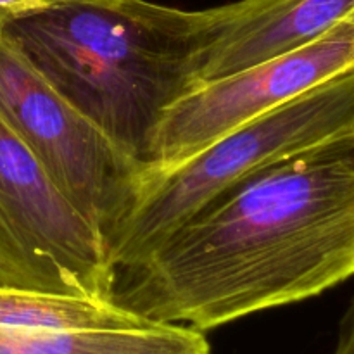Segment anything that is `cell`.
Returning <instances> with one entry per match:
<instances>
[{
	"mask_svg": "<svg viewBox=\"0 0 354 354\" xmlns=\"http://www.w3.org/2000/svg\"><path fill=\"white\" fill-rule=\"evenodd\" d=\"M354 277V135L280 159L211 197L113 270L109 303L207 332Z\"/></svg>",
	"mask_w": 354,
	"mask_h": 354,
	"instance_id": "obj_1",
	"label": "cell"
},
{
	"mask_svg": "<svg viewBox=\"0 0 354 354\" xmlns=\"http://www.w3.org/2000/svg\"><path fill=\"white\" fill-rule=\"evenodd\" d=\"M0 14L55 92L140 169L166 109L203 83L206 9L71 0Z\"/></svg>",
	"mask_w": 354,
	"mask_h": 354,
	"instance_id": "obj_2",
	"label": "cell"
},
{
	"mask_svg": "<svg viewBox=\"0 0 354 354\" xmlns=\"http://www.w3.org/2000/svg\"><path fill=\"white\" fill-rule=\"evenodd\" d=\"M349 135H354V69L241 124L173 168L142 173L102 230L111 270L140 259L244 176Z\"/></svg>",
	"mask_w": 354,
	"mask_h": 354,
	"instance_id": "obj_3",
	"label": "cell"
},
{
	"mask_svg": "<svg viewBox=\"0 0 354 354\" xmlns=\"http://www.w3.org/2000/svg\"><path fill=\"white\" fill-rule=\"evenodd\" d=\"M99 227L0 120V287L109 303Z\"/></svg>",
	"mask_w": 354,
	"mask_h": 354,
	"instance_id": "obj_4",
	"label": "cell"
},
{
	"mask_svg": "<svg viewBox=\"0 0 354 354\" xmlns=\"http://www.w3.org/2000/svg\"><path fill=\"white\" fill-rule=\"evenodd\" d=\"M0 120L102 235L127 203L140 168L55 92L9 37L2 14Z\"/></svg>",
	"mask_w": 354,
	"mask_h": 354,
	"instance_id": "obj_5",
	"label": "cell"
},
{
	"mask_svg": "<svg viewBox=\"0 0 354 354\" xmlns=\"http://www.w3.org/2000/svg\"><path fill=\"white\" fill-rule=\"evenodd\" d=\"M353 69L354 19H348L304 47L203 83L162 114L138 175L173 168L241 124Z\"/></svg>",
	"mask_w": 354,
	"mask_h": 354,
	"instance_id": "obj_6",
	"label": "cell"
},
{
	"mask_svg": "<svg viewBox=\"0 0 354 354\" xmlns=\"http://www.w3.org/2000/svg\"><path fill=\"white\" fill-rule=\"evenodd\" d=\"M206 10L209 44L203 83L318 40L351 19L354 0H237Z\"/></svg>",
	"mask_w": 354,
	"mask_h": 354,
	"instance_id": "obj_7",
	"label": "cell"
},
{
	"mask_svg": "<svg viewBox=\"0 0 354 354\" xmlns=\"http://www.w3.org/2000/svg\"><path fill=\"white\" fill-rule=\"evenodd\" d=\"M0 354H209L204 332L183 325L99 330L0 328Z\"/></svg>",
	"mask_w": 354,
	"mask_h": 354,
	"instance_id": "obj_8",
	"label": "cell"
},
{
	"mask_svg": "<svg viewBox=\"0 0 354 354\" xmlns=\"http://www.w3.org/2000/svg\"><path fill=\"white\" fill-rule=\"evenodd\" d=\"M149 322L107 301L0 287V328L10 330H99L140 328Z\"/></svg>",
	"mask_w": 354,
	"mask_h": 354,
	"instance_id": "obj_9",
	"label": "cell"
},
{
	"mask_svg": "<svg viewBox=\"0 0 354 354\" xmlns=\"http://www.w3.org/2000/svg\"><path fill=\"white\" fill-rule=\"evenodd\" d=\"M334 354H354V301L342 320L341 335Z\"/></svg>",
	"mask_w": 354,
	"mask_h": 354,
	"instance_id": "obj_10",
	"label": "cell"
},
{
	"mask_svg": "<svg viewBox=\"0 0 354 354\" xmlns=\"http://www.w3.org/2000/svg\"><path fill=\"white\" fill-rule=\"evenodd\" d=\"M61 2H71V0H0V9H24V7L50 6Z\"/></svg>",
	"mask_w": 354,
	"mask_h": 354,
	"instance_id": "obj_11",
	"label": "cell"
},
{
	"mask_svg": "<svg viewBox=\"0 0 354 354\" xmlns=\"http://www.w3.org/2000/svg\"><path fill=\"white\" fill-rule=\"evenodd\" d=\"M351 19H354V16H353V17H351Z\"/></svg>",
	"mask_w": 354,
	"mask_h": 354,
	"instance_id": "obj_12",
	"label": "cell"
}]
</instances>
